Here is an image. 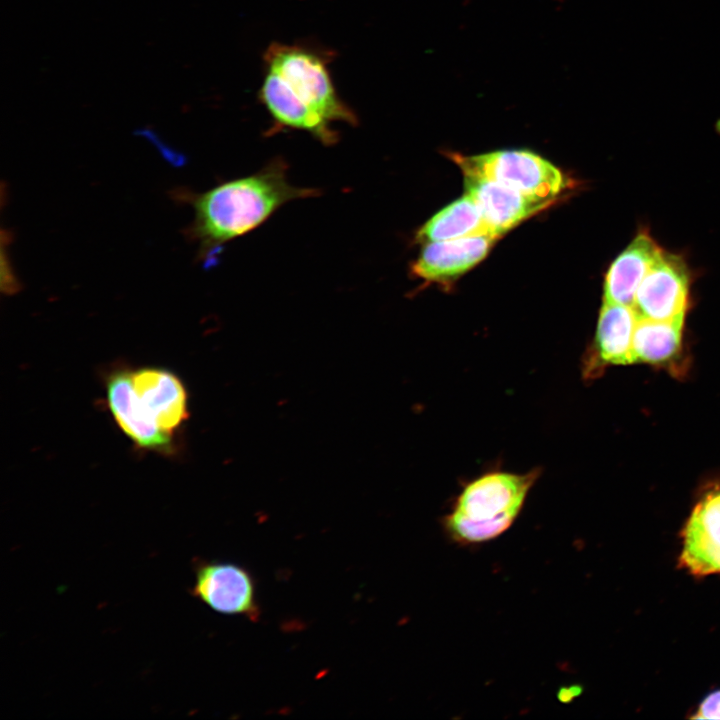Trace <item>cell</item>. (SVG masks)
Wrapping results in <instances>:
<instances>
[{
  "label": "cell",
  "mask_w": 720,
  "mask_h": 720,
  "mask_svg": "<svg viewBox=\"0 0 720 720\" xmlns=\"http://www.w3.org/2000/svg\"><path fill=\"white\" fill-rule=\"evenodd\" d=\"M581 692V688L577 686H571L568 688H561L558 693V698L562 702H569L571 701L575 696H577Z\"/></svg>",
  "instance_id": "e0dca14e"
},
{
  "label": "cell",
  "mask_w": 720,
  "mask_h": 720,
  "mask_svg": "<svg viewBox=\"0 0 720 720\" xmlns=\"http://www.w3.org/2000/svg\"><path fill=\"white\" fill-rule=\"evenodd\" d=\"M319 195V189L293 185L288 164L278 157L254 174L190 194L186 200L194 217L187 234L201 256L209 259L226 243L259 227L286 203Z\"/></svg>",
  "instance_id": "7a4b0ae2"
},
{
  "label": "cell",
  "mask_w": 720,
  "mask_h": 720,
  "mask_svg": "<svg viewBox=\"0 0 720 720\" xmlns=\"http://www.w3.org/2000/svg\"><path fill=\"white\" fill-rule=\"evenodd\" d=\"M498 238L481 235L427 243L413 263L412 273L427 281L457 277L481 261Z\"/></svg>",
  "instance_id": "8fae6325"
},
{
  "label": "cell",
  "mask_w": 720,
  "mask_h": 720,
  "mask_svg": "<svg viewBox=\"0 0 720 720\" xmlns=\"http://www.w3.org/2000/svg\"><path fill=\"white\" fill-rule=\"evenodd\" d=\"M193 572L190 593L194 598L218 613L258 620L256 583L247 568L231 562L198 559L194 561Z\"/></svg>",
  "instance_id": "5b68a950"
},
{
  "label": "cell",
  "mask_w": 720,
  "mask_h": 720,
  "mask_svg": "<svg viewBox=\"0 0 720 720\" xmlns=\"http://www.w3.org/2000/svg\"><path fill=\"white\" fill-rule=\"evenodd\" d=\"M449 156L464 175L483 177L542 200L554 201L570 185L569 179L557 167L528 151Z\"/></svg>",
  "instance_id": "277c9868"
},
{
  "label": "cell",
  "mask_w": 720,
  "mask_h": 720,
  "mask_svg": "<svg viewBox=\"0 0 720 720\" xmlns=\"http://www.w3.org/2000/svg\"><path fill=\"white\" fill-rule=\"evenodd\" d=\"M684 318L659 321L638 318L631 349V363H660L679 350Z\"/></svg>",
  "instance_id": "9a60e30c"
},
{
  "label": "cell",
  "mask_w": 720,
  "mask_h": 720,
  "mask_svg": "<svg viewBox=\"0 0 720 720\" xmlns=\"http://www.w3.org/2000/svg\"><path fill=\"white\" fill-rule=\"evenodd\" d=\"M131 380L157 426L174 436L189 417L188 395L181 379L167 368L144 366L131 370Z\"/></svg>",
  "instance_id": "ba28073f"
},
{
  "label": "cell",
  "mask_w": 720,
  "mask_h": 720,
  "mask_svg": "<svg viewBox=\"0 0 720 720\" xmlns=\"http://www.w3.org/2000/svg\"><path fill=\"white\" fill-rule=\"evenodd\" d=\"M662 252L647 232L638 233L610 265L603 301L633 307L640 283Z\"/></svg>",
  "instance_id": "7c38bea8"
},
{
  "label": "cell",
  "mask_w": 720,
  "mask_h": 720,
  "mask_svg": "<svg viewBox=\"0 0 720 720\" xmlns=\"http://www.w3.org/2000/svg\"><path fill=\"white\" fill-rule=\"evenodd\" d=\"M333 56L306 43L272 42L266 48L258 98L273 121L270 134L300 130L331 146L339 140L333 123L358 125L356 113L333 84L329 70Z\"/></svg>",
  "instance_id": "6da1fadb"
},
{
  "label": "cell",
  "mask_w": 720,
  "mask_h": 720,
  "mask_svg": "<svg viewBox=\"0 0 720 720\" xmlns=\"http://www.w3.org/2000/svg\"><path fill=\"white\" fill-rule=\"evenodd\" d=\"M108 409L120 430L136 448L162 455L176 452L175 438L162 431L138 398L131 369L116 368L105 377Z\"/></svg>",
  "instance_id": "8992f818"
},
{
  "label": "cell",
  "mask_w": 720,
  "mask_h": 720,
  "mask_svg": "<svg viewBox=\"0 0 720 720\" xmlns=\"http://www.w3.org/2000/svg\"><path fill=\"white\" fill-rule=\"evenodd\" d=\"M694 719L720 720V690L710 693L701 703Z\"/></svg>",
  "instance_id": "2e32d148"
},
{
  "label": "cell",
  "mask_w": 720,
  "mask_h": 720,
  "mask_svg": "<svg viewBox=\"0 0 720 720\" xmlns=\"http://www.w3.org/2000/svg\"><path fill=\"white\" fill-rule=\"evenodd\" d=\"M680 563L697 576L720 573V491L703 498L691 513Z\"/></svg>",
  "instance_id": "9c48e42d"
},
{
  "label": "cell",
  "mask_w": 720,
  "mask_h": 720,
  "mask_svg": "<svg viewBox=\"0 0 720 720\" xmlns=\"http://www.w3.org/2000/svg\"><path fill=\"white\" fill-rule=\"evenodd\" d=\"M638 316L632 306L604 302L597 322L594 346L606 364H630Z\"/></svg>",
  "instance_id": "5bb4252c"
},
{
  "label": "cell",
  "mask_w": 720,
  "mask_h": 720,
  "mask_svg": "<svg viewBox=\"0 0 720 720\" xmlns=\"http://www.w3.org/2000/svg\"><path fill=\"white\" fill-rule=\"evenodd\" d=\"M481 235L500 237L490 228L475 201L465 194L430 218L415 239L427 244Z\"/></svg>",
  "instance_id": "4fadbf2b"
},
{
  "label": "cell",
  "mask_w": 720,
  "mask_h": 720,
  "mask_svg": "<svg viewBox=\"0 0 720 720\" xmlns=\"http://www.w3.org/2000/svg\"><path fill=\"white\" fill-rule=\"evenodd\" d=\"M539 469L524 474L489 472L466 484L441 518L448 540L462 547L492 541L518 518Z\"/></svg>",
  "instance_id": "3957f363"
},
{
  "label": "cell",
  "mask_w": 720,
  "mask_h": 720,
  "mask_svg": "<svg viewBox=\"0 0 720 720\" xmlns=\"http://www.w3.org/2000/svg\"><path fill=\"white\" fill-rule=\"evenodd\" d=\"M464 176L466 194L475 201L490 228L499 236L553 203L483 177Z\"/></svg>",
  "instance_id": "30bf717a"
},
{
  "label": "cell",
  "mask_w": 720,
  "mask_h": 720,
  "mask_svg": "<svg viewBox=\"0 0 720 720\" xmlns=\"http://www.w3.org/2000/svg\"><path fill=\"white\" fill-rule=\"evenodd\" d=\"M689 283L683 258L663 250L637 289L633 308L638 318L659 321L684 318Z\"/></svg>",
  "instance_id": "52a82bcc"
}]
</instances>
